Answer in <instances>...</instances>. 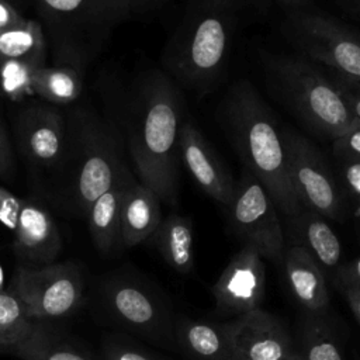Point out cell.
<instances>
[{"label": "cell", "instance_id": "cell-23", "mask_svg": "<svg viewBox=\"0 0 360 360\" xmlns=\"http://www.w3.org/2000/svg\"><path fill=\"white\" fill-rule=\"evenodd\" d=\"M44 55L45 38L37 21L24 18L20 24L0 32V58L24 59L42 66Z\"/></svg>", "mask_w": 360, "mask_h": 360}, {"label": "cell", "instance_id": "cell-5", "mask_svg": "<svg viewBox=\"0 0 360 360\" xmlns=\"http://www.w3.org/2000/svg\"><path fill=\"white\" fill-rule=\"evenodd\" d=\"M34 321L59 319L75 314L83 301V277L72 262L18 266L13 288Z\"/></svg>", "mask_w": 360, "mask_h": 360}, {"label": "cell", "instance_id": "cell-7", "mask_svg": "<svg viewBox=\"0 0 360 360\" xmlns=\"http://www.w3.org/2000/svg\"><path fill=\"white\" fill-rule=\"evenodd\" d=\"M226 208L231 228L243 245L255 248L262 259L283 262L285 248L277 207L262 183L246 167L235 183L233 197Z\"/></svg>", "mask_w": 360, "mask_h": 360}, {"label": "cell", "instance_id": "cell-22", "mask_svg": "<svg viewBox=\"0 0 360 360\" xmlns=\"http://www.w3.org/2000/svg\"><path fill=\"white\" fill-rule=\"evenodd\" d=\"M46 13L63 20L112 25L125 20L132 8L131 0H39Z\"/></svg>", "mask_w": 360, "mask_h": 360}, {"label": "cell", "instance_id": "cell-4", "mask_svg": "<svg viewBox=\"0 0 360 360\" xmlns=\"http://www.w3.org/2000/svg\"><path fill=\"white\" fill-rule=\"evenodd\" d=\"M270 76L281 96L315 132L338 138L356 125L330 77L304 58L270 62Z\"/></svg>", "mask_w": 360, "mask_h": 360}, {"label": "cell", "instance_id": "cell-36", "mask_svg": "<svg viewBox=\"0 0 360 360\" xmlns=\"http://www.w3.org/2000/svg\"><path fill=\"white\" fill-rule=\"evenodd\" d=\"M22 20L24 18L7 0H0V32L20 24Z\"/></svg>", "mask_w": 360, "mask_h": 360}, {"label": "cell", "instance_id": "cell-8", "mask_svg": "<svg viewBox=\"0 0 360 360\" xmlns=\"http://www.w3.org/2000/svg\"><path fill=\"white\" fill-rule=\"evenodd\" d=\"M290 181L304 208L323 218L342 221L345 210L338 183L319 150L302 135L281 129Z\"/></svg>", "mask_w": 360, "mask_h": 360}, {"label": "cell", "instance_id": "cell-26", "mask_svg": "<svg viewBox=\"0 0 360 360\" xmlns=\"http://www.w3.org/2000/svg\"><path fill=\"white\" fill-rule=\"evenodd\" d=\"M80 91L82 80L72 68L41 66L34 73L32 93L48 101L66 104L76 100Z\"/></svg>", "mask_w": 360, "mask_h": 360}, {"label": "cell", "instance_id": "cell-1", "mask_svg": "<svg viewBox=\"0 0 360 360\" xmlns=\"http://www.w3.org/2000/svg\"><path fill=\"white\" fill-rule=\"evenodd\" d=\"M181 107L174 83L152 72L138 89L128 125L129 150L141 183L169 205L177 204Z\"/></svg>", "mask_w": 360, "mask_h": 360}, {"label": "cell", "instance_id": "cell-17", "mask_svg": "<svg viewBox=\"0 0 360 360\" xmlns=\"http://www.w3.org/2000/svg\"><path fill=\"white\" fill-rule=\"evenodd\" d=\"M159 197L142 183L132 181L121 204V245L132 248L149 239L162 222Z\"/></svg>", "mask_w": 360, "mask_h": 360}, {"label": "cell", "instance_id": "cell-41", "mask_svg": "<svg viewBox=\"0 0 360 360\" xmlns=\"http://www.w3.org/2000/svg\"><path fill=\"white\" fill-rule=\"evenodd\" d=\"M4 291V271L3 267L0 266V292Z\"/></svg>", "mask_w": 360, "mask_h": 360}, {"label": "cell", "instance_id": "cell-25", "mask_svg": "<svg viewBox=\"0 0 360 360\" xmlns=\"http://www.w3.org/2000/svg\"><path fill=\"white\" fill-rule=\"evenodd\" d=\"M323 314H307L301 325L300 354L302 360H343L330 326Z\"/></svg>", "mask_w": 360, "mask_h": 360}, {"label": "cell", "instance_id": "cell-20", "mask_svg": "<svg viewBox=\"0 0 360 360\" xmlns=\"http://www.w3.org/2000/svg\"><path fill=\"white\" fill-rule=\"evenodd\" d=\"M132 177L118 181L112 188L100 195L89 208V228L91 238L100 252H111L121 243V204Z\"/></svg>", "mask_w": 360, "mask_h": 360}, {"label": "cell", "instance_id": "cell-21", "mask_svg": "<svg viewBox=\"0 0 360 360\" xmlns=\"http://www.w3.org/2000/svg\"><path fill=\"white\" fill-rule=\"evenodd\" d=\"M165 262L181 274H188L194 267L193 224L190 218L170 214L150 236Z\"/></svg>", "mask_w": 360, "mask_h": 360}, {"label": "cell", "instance_id": "cell-28", "mask_svg": "<svg viewBox=\"0 0 360 360\" xmlns=\"http://www.w3.org/2000/svg\"><path fill=\"white\" fill-rule=\"evenodd\" d=\"M39 65L24 60L0 58V91L10 100H21L32 93V79Z\"/></svg>", "mask_w": 360, "mask_h": 360}, {"label": "cell", "instance_id": "cell-32", "mask_svg": "<svg viewBox=\"0 0 360 360\" xmlns=\"http://www.w3.org/2000/svg\"><path fill=\"white\" fill-rule=\"evenodd\" d=\"M21 205V200L0 186V222L10 231L17 226Z\"/></svg>", "mask_w": 360, "mask_h": 360}, {"label": "cell", "instance_id": "cell-2", "mask_svg": "<svg viewBox=\"0 0 360 360\" xmlns=\"http://www.w3.org/2000/svg\"><path fill=\"white\" fill-rule=\"evenodd\" d=\"M246 0H186L165 48V65L184 86L208 90L224 73Z\"/></svg>", "mask_w": 360, "mask_h": 360}, {"label": "cell", "instance_id": "cell-29", "mask_svg": "<svg viewBox=\"0 0 360 360\" xmlns=\"http://www.w3.org/2000/svg\"><path fill=\"white\" fill-rule=\"evenodd\" d=\"M329 73L330 75L328 76L339 90L350 115L353 117L354 122L360 125V79L346 77L333 72Z\"/></svg>", "mask_w": 360, "mask_h": 360}, {"label": "cell", "instance_id": "cell-27", "mask_svg": "<svg viewBox=\"0 0 360 360\" xmlns=\"http://www.w3.org/2000/svg\"><path fill=\"white\" fill-rule=\"evenodd\" d=\"M38 326V322L28 316L22 301L10 291L0 292V345L11 349L24 342Z\"/></svg>", "mask_w": 360, "mask_h": 360}, {"label": "cell", "instance_id": "cell-40", "mask_svg": "<svg viewBox=\"0 0 360 360\" xmlns=\"http://www.w3.org/2000/svg\"><path fill=\"white\" fill-rule=\"evenodd\" d=\"M280 360H302V357H301L300 352L295 349L292 353H290L288 356H285V357H283V359H280Z\"/></svg>", "mask_w": 360, "mask_h": 360}, {"label": "cell", "instance_id": "cell-12", "mask_svg": "<svg viewBox=\"0 0 360 360\" xmlns=\"http://www.w3.org/2000/svg\"><path fill=\"white\" fill-rule=\"evenodd\" d=\"M179 149L183 163L195 184L208 197L226 208L233 197L235 181L211 145L191 121L180 127Z\"/></svg>", "mask_w": 360, "mask_h": 360}, {"label": "cell", "instance_id": "cell-37", "mask_svg": "<svg viewBox=\"0 0 360 360\" xmlns=\"http://www.w3.org/2000/svg\"><path fill=\"white\" fill-rule=\"evenodd\" d=\"M335 276H340V277L346 278L347 281L353 283L354 285L360 287V256L356 260H353L345 266H340Z\"/></svg>", "mask_w": 360, "mask_h": 360}, {"label": "cell", "instance_id": "cell-39", "mask_svg": "<svg viewBox=\"0 0 360 360\" xmlns=\"http://www.w3.org/2000/svg\"><path fill=\"white\" fill-rule=\"evenodd\" d=\"M159 1H163V0H131V6H135V4L150 6V4H153V3H159Z\"/></svg>", "mask_w": 360, "mask_h": 360}, {"label": "cell", "instance_id": "cell-33", "mask_svg": "<svg viewBox=\"0 0 360 360\" xmlns=\"http://www.w3.org/2000/svg\"><path fill=\"white\" fill-rule=\"evenodd\" d=\"M104 354L107 360H159L138 347L112 340L104 345Z\"/></svg>", "mask_w": 360, "mask_h": 360}, {"label": "cell", "instance_id": "cell-18", "mask_svg": "<svg viewBox=\"0 0 360 360\" xmlns=\"http://www.w3.org/2000/svg\"><path fill=\"white\" fill-rule=\"evenodd\" d=\"M173 336L177 346L194 360H236L224 323L177 316Z\"/></svg>", "mask_w": 360, "mask_h": 360}, {"label": "cell", "instance_id": "cell-30", "mask_svg": "<svg viewBox=\"0 0 360 360\" xmlns=\"http://www.w3.org/2000/svg\"><path fill=\"white\" fill-rule=\"evenodd\" d=\"M340 176L343 179L345 188L357 208V217L360 221V160L338 159Z\"/></svg>", "mask_w": 360, "mask_h": 360}, {"label": "cell", "instance_id": "cell-3", "mask_svg": "<svg viewBox=\"0 0 360 360\" xmlns=\"http://www.w3.org/2000/svg\"><path fill=\"white\" fill-rule=\"evenodd\" d=\"M224 120L245 167L262 183L278 210L288 218L297 215L302 205L290 181L281 129L250 83L243 80L229 90Z\"/></svg>", "mask_w": 360, "mask_h": 360}, {"label": "cell", "instance_id": "cell-11", "mask_svg": "<svg viewBox=\"0 0 360 360\" xmlns=\"http://www.w3.org/2000/svg\"><path fill=\"white\" fill-rule=\"evenodd\" d=\"M236 360H280L295 349L284 325L260 308L224 323Z\"/></svg>", "mask_w": 360, "mask_h": 360}, {"label": "cell", "instance_id": "cell-35", "mask_svg": "<svg viewBox=\"0 0 360 360\" xmlns=\"http://www.w3.org/2000/svg\"><path fill=\"white\" fill-rule=\"evenodd\" d=\"M14 172V158L7 132L0 115V177L8 179Z\"/></svg>", "mask_w": 360, "mask_h": 360}, {"label": "cell", "instance_id": "cell-31", "mask_svg": "<svg viewBox=\"0 0 360 360\" xmlns=\"http://www.w3.org/2000/svg\"><path fill=\"white\" fill-rule=\"evenodd\" d=\"M333 153L338 159L360 160V125H354L333 139Z\"/></svg>", "mask_w": 360, "mask_h": 360}, {"label": "cell", "instance_id": "cell-24", "mask_svg": "<svg viewBox=\"0 0 360 360\" xmlns=\"http://www.w3.org/2000/svg\"><path fill=\"white\" fill-rule=\"evenodd\" d=\"M11 353L22 360H96L87 352L48 333L39 323Z\"/></svg>", "mask_w": 360, "mask_h": 360}, {"label": "cell", "instance_id": "cell-10", "mask_svg": "<svg viewBox=\"0 0 360 360\" xmlns=\"http://www.w3.org/2000/svg\"><path fill=\"white\" fill-rule=\"evenodd\" d=\"M264 291L266 267L259 252L249 245L232 256L211 288L217 311L236 316L260 308Z\"/></svg>", "mask_w": 360, "mask_h": 360}, {"label": "cell", "instance_id": "cell-9", "mask_svg": "<svg viewBox=\"0 0 360 360\" xmlns=\"http://www.w3.org/2000/svg\"><path fill=\"white\" fill-rule=\"evenodd\" d=\"M104 295L110 311L125 328L159 343L174 340L173 316L141 283L114 280L107 284Z\"/></svg>", "mask_w": 360, "mask_h": 360}, {"label": "cell", "instance_id": "cell-15", "mask_svg": "<svg viewBox=\"0 0 360 360\" xmlns=\"http://www.w3.org/2000/svg\"><path fill=\"white\" fill-rule=\"evenodd\" d=\"M127 177L129 174L121 163L114 145L108 141L98 142L87 153L79 173L77 198L82 210L87 214L100 195Z\"/></svg>", "mask_w": 360, "mask_h": 360}, {"label": "cell", "instance_id": "cell-42", "mask_svg": "<svg viewBox=\"0 0 360 360\" xmlns=\"http://www.w3.org/2000/svg\"><path fill=\"white\" fill-rule=\"evenodd\" d=\"M0 353H11V349H10V347H7V346L0 345Z\"/></svg>", "mask_w": 360, "mask_h": 360}, {"label": "cell", "instance_id": "cell-19", "mask_svg": "<svg viewBox=\"0 0 360 360\" xmlns=\"http://www.w3.org/2000/svg\"><path fill=\"white\" fill-rule=\"evenodd\" d=\"M21 121V143L28 158L41 165L58 160L62 152L63 128L59 115L52 110H28Z\"/></svg>", "mask_w": 360, "mask_h": 360}, {"label": "cell", "instance_id": "cell-16", "mask_svg": "<svg viewBox=\"0 0 360 360\" xmlns=\"http://www.w3.org/2000/svg\"><path fill=\"white\" fill-rule=\"evenodd\" d=\"M288 219L295 245L302 246L319 264L323 274L333 278L340 267L342 246L325 218L302 207L297 215Z\"/></svg>", "mask_w": 360, "mask_h": 360}, {"label": "cell", "instance_id": "cell-38", "mask_svg": "<svg viewBox=\"0 0 360 360\" xmlns=\"http://www.w3.org/2000/svg\"><path fill=\"white\" fill-rule=\"evenodd\" d=\"M287 6H292V7H300L302 4H305L308 0H278Z\"/></svg>", "mask_w": 360, "mask_h": 360}, {"label": "cell", "instance_id": "cell-14", "mask_svg": "<svg viewBox=\"0 0 360 360\" xmlns=\"http://www.w3.org/2000/svg\"><path fill=\"white\" fill-rule=\"evenodd\" d=\"M288 288L307 314H325L329 294L322 269L300 245L292 243L283 257Z\"/></svg>", "mask_w": 360, "mask_h": 360}, {"label": "cell", "instance_id": "cell-6", "mask_svg": "<svg viewBox=\"0 0 360 360\" xmlns=\"http://www.w3.org/2000/svg\"><path fill=\"white\" fill-rule=\"evenodd\" d=\"M284 28L305 56L329 72L360 79V34L332 17L314 13H294Z\"/></svg>", "mask_w": 360, "mask_h": 360}, {"label": "cell", "instance_id": "cell-13", "mask_svg": "<svg viewBox=\"0 0 360 360\" xmlns=\"http://www.w3.org/2000/svg\"><path fill=\"white\" fill-rule=\"evenodd\" d=\"M14 233V253L27 266L55 263L62 243L48 211L37 204L22 201Z\"/></svg>", "mask_w": 360, "mask_h": 360}, {"label": "cell", "instance_id": "cell-34", "mask_svg": "<svg viewBox=\"0 0 360 360\" xmlns=\"http://www.w3.org/2000/svg\"><path fill=\"white\" fill-rule=\"evenodd\" d=\"M333 281H335L336 287L340 290V292L343 294V297L346 298L350 311L353 312L356 321L360 325V287L354 285L353 283L347 281L346 278H343L340 276H335Z\"/></svg>", "mask_w": 360, "mask_h": 360}]
</instances>
